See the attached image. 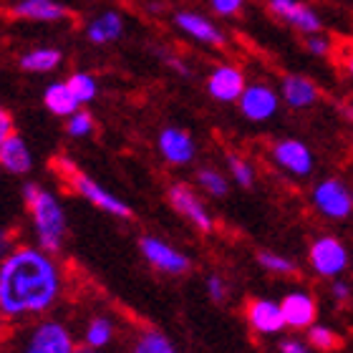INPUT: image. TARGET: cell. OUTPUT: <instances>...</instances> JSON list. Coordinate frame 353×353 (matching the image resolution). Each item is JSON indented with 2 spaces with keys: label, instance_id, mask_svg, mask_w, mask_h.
<instances>
[{
  "label": "cell",
  "instance_id": "d590c367",
  "mask_svg": "<svg viewBox=\"0 0 353 353\" xmlns=\"http://www.w3.org/2000/svg\"><path fill=\"white\" fill-rule=\"evenodd\" d=\"M333 295H336L339 301H346L348 295H351V290H348L346 283H336V285H333Z\"/></svg>",
  "mask_w": 353,
  "mask_h": 353
},
{
  "label": "cell",
  "instance_id": "8fae6325",
  "mask_svg": "<svg viewBox=\"0 0 353 353\" xmlns=\"http://www.w3.org/2000/svg\"><path fill=\"white\" fill-rule=\"evenodd\" d=\"M139 248H141V255L154 265V268H159V270H164V272L179 275V272H187V268H190V260L184 258L182 252L174 250L172 245L162 243V240H157V237H152V235L141 237Z\"/></svg>",
  "mask_w": 353,
  "mask_h": 353
},
{
  "label": "cell",
  "instance_id": "e575fe53",
  "mask_svg": "<svg viewBox=\"0 0 353 353\" xmlns=\"http://www.w3.org/2000/svg\"><path fill=\"white\" fill-rule=\"evenodd\" d=\"M280 353H310V351L303 343H298V341H285V343H280Z\"/></svg>",
  "mask_w": 353,
  "mask_h": 353
},
{
  "label": "cell",
  "instance_id": "5bb4252c",
  "mask_svg": "<svg viewBox=\"0 0 353 353\" xmlns=\"http://www.w3.org/2000/svg\"><path fill=\"white\" fill-rule=\"evenodd\" d=\"M157 147H159V154L170 164H190L194 159V152H197L194 149V139L184 129H179V126L162 129L159 139H157Z\"/></svg>",
  "mask_w": 353,
  "mask_h": 353
},
{
  "label": "cell",
  "instance_id": "7a4b0ae2",
  "mask_svg": "<svg viewBox=\"0 0 353 353\" xmlns=\"http://www.w3.org/2000/svg\"><path fill=\"white\" fill-rule=\"evenodd\" d=\"M23 199H26V207L33 217V228H36L41 248L46 252H59L63 232H66V217H63L59 199L33 182L23 187Z\"/></svg>",
  "mask_w": 353,
  "mask_h": 353
},
{
  "label": "cell",
  "instance_id": "74e56055",
  "mask_svg": "<svg viewBox=\"0 0 353 353\" xmlns=\"http://www.w3.org/2000/svg\"><path fill=\"white\" fill-rule=\"evenodd\" d=\"M79 353H99V348H94V346H86V348H81Z\"/></svg>",
  "mask_w": 353,
  "mask_h": 353
},
{
  "label": "cell",
  "instance_id": "3957f363",
  "mask_svg": "<svg viewBox=\"0 0 353 353\" xmlns=\"http://www.w3.org/2000/svg\"><path fill=\"white\" fill-rule=\"evenodd\" d=\"M53 170L66 179L71 190L79 192V194H81L83 199H88L94 207H99V210H103V212L114 214V217H121V220H129V217H132V207L126 205V202H121L117 194H111L109 190H103L96 179H91L88 174H83V172L79 170L68 157H56V159H53Z\"/></svg>",
  "mask_w": 353,
  "mask_h": 353
},
{
  "label": "cell",
  "instance_id": "8d00e7d4",
  "mask_svg": "<svg viewBox=\"0 0 353 353\" xmlns=\"http://www.w3.org/2000/svg\"><path fill=\"white\" fill-rule=\"evenodd\" d=\"M346 68H348V74L353 76V53L348 56V61H346Z\"/></svg>",
  "mask_w": 353,
  "mask_h": 353
},
{
  "label": "cell",
  "instance_id": "7402d4cb",
  "mask_svg": "<svg viewBox=\"0 0 353 353\" xmlns=\"http://www.w3.org/2000/svg\"><path fill=\"white\" fill-rule=\"evenodd\" d=\"M61 61H63V53L59 48L46 46V48H33V51L23 53L18 66L23 71H28V74H48V71L61 66Z\"/></svg>",
  "mask_w": 353,
  "mask_h": 353
},
{
  "label": "cell",
  "instance_id": "cb8c5ba5",
  "mask_svg": "<svg viewBox=\"0 0 353 353\" xmlns=\"http://www.w3.org/2000/svg\"><path fill=\"white\" fill-rule=\"evenodd\" d=\"M197 182L210 197H225V194H228V179H225L217 170H210V167L199 170Z\"/></svg>",
  "mask_w": 353,
  "mask_h": 353
},
{
  "label": "cell",
  "instance_id": "f35d334b",
  "mask_svg": "<svg viewBox=\"0 0 353 353\" xmlns=\"http://www.w3.org/2000/svg\"><path fill=\"white\" fill-rule=\"evenodd\" d=\"M346 114H348V119H353V106L351 109H346Z\"/></svg>",
  "mask_w": 353,
  "mask_h": 353
},
{
  "label": "cell",
  "instance_id": "ffe728a7",
  "mask_svg": "<svg viewBox=\"0 0 353 353\" xmlns=\"http://www.w3.org/2000/svg\"><path fill=\"white\" fill-rule=\"evenodd\" d=\"M124 33V18L117 13V10H106L101 13L99 18L88 23L86 28V38L91 41L94 46H103V43H111V41H119Z\"/></svg>",
  "mask_w": 353,
  "mask_h": 353
},
{
  "label": "cell",
  "instance_id": "7c38bea8",
  "mask_svg": "<svg viewBox=\"0 0 353 353\" xmlns=\"http://www.w3.org/2000/svg\"><path fill=\"white\" fill-rule=\"evenodd\" d=\"M272 159L278 162V167H283V170L295 176H305L313 172V154H310V149L298 139L275 141Z\"/></svg>",
  "mask_w": 353,
  "mask_h": 353
},
{
  "label": "cell",
  "instance_id": "2e32d148",
  "mask_svg": "<svg viewBox=\"0 0 353 353\" xmlns=\"http://www.w3.org/2000/svg\"><path fill=\"white\" fill-rule=\"evenodd\" d=\"M280 96L293 109H308V106H313L321 99V91H318V86L310 81L308 76L288 74L283 79V83H280Z\"/></svg>",
  "mask_w": 353,
  "mask_h": 353
},
{
  "label": "cell",
  "instance_id": "277c9868",
  "mask_svg": "<svg viewBox=\"0 0 353 353\" xmlns=\"http://www.w3.org/2000/svg\"><path fill=\"white\" fill-rule=\"evenodd\" d=\"M313 205L331 220H343L353 210V197L341 179H323L313 190Z\"/></svg>",
  "mask_w": 353,
  "mask_h": 353
},
{
  "label": "cell",
  "instance_id": "4dcf8cb0",
  "mask_svg": "<svg viewBox=\"0 0 353 353\" xmlns=\"http://www.w3.org/2000/svg\"><path fill=\"white\" fill-rule=\"evenodd\" d=\"M305 48H308L313 56L323 59V56H328V53H331V41H328V38H323L321 33H310V36H305Z\"/></svg>",
  "mask_w": 353,
  "mask_h": 353
},
{
  "label": "cell",
  "instance_id": "603a6c76",
  "mask_svg": "<svg viewBox=\"0 0 353 353\" xmlns=\"http://www.w3.org/2000/svg\"><path fill=\"white\" fill-rule=\"evenodd\" d=\"M66 83L81 103H91L96 99V94H99V83H96L94 76L86 74V71H76V74H71Z\"/></svg>",
  "mask_w": 353,
  "mask_h": 353
},
{
  "label": "cell",
  "instance_id": "e0dca14e",
  "mask_svg": "<svg viewBox=\"0 0 353 353\" xmlns=\"http://www.w3.org/2000/svg\"><path fill=\"white\" fill-rule=\"evenodd\" d=\"M0 164L10 174H28L33 167V157H30L26 141L15 132L0 139Z\"/></svg>",
  "mask_w": 353,
  "mask_h": 353
},
{
  "label": "cell",
  "instance_id": "30bf717a",
  "mask_svg": "<svg viewBox=\"0 0 353 353\" xmlns=\"http://www.w3.org/2000/svg\"><path fill=\"white\" fill-rule=\"evenodd\" d=\"M170 202L176 212L182 214V217H187L197 230H202V232H210V230H212V217H210V212H207L205 205H202V199L194 194L192 187H187V184H172Z\"/></svg>",
  "mask_w": 353,
  "mask_h": 353
},
{
  "label": "cell",
  "instance_id": "f546056e",
  "mask_svg": "<svg viewBox=\"0 0 353 353\" xmlns=\"http://www.w3.org/2000/svg\"><path fill=\"white\" fill-rule=\"evenodd\" d=\"M310 343L316 348H323V351H331L341 343L339 336L331 331V328H323V325H313L310 328Z\"/></svg>",
  "mask_w": 353,
  "mask_h": 353
},
{
  "label": "cell",
  "instance_id": "ac0fdd59",
  "mask_svg": "<svg viewBox=\"0 0 353 353\" xmlns=\"http://www.w3.org/2000/svg\"><path fill=\"white\" fill-rule=\"evenodd\" d=\"M248 321L258 333H278L288 325L283 308L270 301H252L248 305Z\"/></svg>",
  "mask_w": 353,
  "mask_h": 353
},
{
  "label": "cell",
  "instance_id": "6da1fadb",
  "mask_svg": "<svg viewBox=\"0 0 353 353\" xmlns=\"http://www.w3.org/2000/svg\"><path fill=\"white\" fill-rule=\"evenodd\" d=\"M59 295V270L41 250L21 248L0 268V310L6 316L41 313Z\"/></svg>",
  "mask_w": 353,
  "mask_h": 353
},
{
  "label": "cell",
  "instance_id": "d4e9b609",
  "mask_svg": "<svg viewBox=\"0 0 353 353\" xmlns=\"http://www.w3.org/2000/svg\"><path fill=\"white\" fill-rule=\"evenodd\" d=\"M132 353H176V348L170 343V339H164L162 333L149 331L137 341Z\"/></svg>",
  "mask_w": 353,
  "mask_h": 353
},
{
  "label": "cell",
  "instance_id": "5b68a950",
  "mask_svg": "<svg viewBox=\"0 0 353 353\" xmlns=\"http://www.w3.org/2000/svg\"><path fill=\"white\" fill-rule=\"evenodd\" d=\"M237 103H240V111H243L245 119H250V121H268L270 117L278 114L280 96L268 83H248Z\"/></svg>",
  "mask_w": 353,
  "mask_h": 353
},
{
  "label": "cell",
  "instance_id": "836d02e7",
  "mask_svg": "<svg viewBox=\"0 0 353 353\" xmlns=\"http://www.w3.org/2000/svg\"><path fill=\"white\" fill-rule=\"evenodd\" d=\"M10 134H13V117L3 109L0 111V139H3V137H10Z\"/></svg>",
  "mask_w": 353,
  "mask_h": 353
},
{
  "label": "cell",
  "instance_id": "ba28073f",
  "mask_svg": "<svg viewBox=\"0 0 353 353\" xmlns=\"http://www.w3.org/2000/svg\"><path fill=\"white\" fill-rule=\"evenodd\" d=\"M8 15L15 21L59 23L71 18V10L59 0H15L13 6L8 8Z\"/></svg>",
  "mask_w": 353,
  "mask_h": 353
},
{
  "label": "cell",
  "instance_id": "f1b7e54d",
  "mask_svg": "<svg viewBox=\"0 0 353 353\" xmlns=\"http://www.w3.org/2000/svg\"><path fill=\"white\" fill-rule=\"evenodd\" d=\"M258 263L263 265L265 270L278 272V275H288V272L295 270L293 260L283 258V255H275V252H258Z\"/></svg>",
  "mask_w": 353,
  "mask_h": 353
},
{
  "label": "cell",
  "instance_id": "d6a6232c",
  "mask_svg": "<svg viewBox=\"0 0 353 353\" xmlns=\"http://www.w3.org/2000/svg\"><path fill=\"white\" fill-rule=\"evenodd\" d=\"M207 293H210V298L212 301H225V293H228V288H225V283H222V278H217V275H212V278L207 280Z\"/></svg>",
  "mask_w": 353,
  "mask_h": 353
},
{
  "label": "cell",
  "instance_id": "d6986e66",
  "mask_svg": "<svg viewBox=\"0 0 353 353\" xmlns=\"http://www.w3.org/2000/svg\"><path fill=\"white\" fill-rule=\"evenodd\" d=\"M280 308L285 313V321L290 328H305L316 318V303L305 293H288L280 303Z\"/></svg>",
  "mask_w": 353,
  "mask_h": 353
},
{
  "label": "cell",
  "instance_id": "4fadbf2b",
  "mask_svg": "<svg viewBox=\"0 0 353 353\" xmlns=\"http://www.w3.org/2000/svg\"><path fill=\"white\" fill-rule=\"evenodd\" d=\"M174 26L179 30H184L187 36L194 38V41H199V43L214 46V48H225V43H228L225 33H222L210 18H205V15H199V13H192V10H179V13L174 15Z\"/></svg>",
  "mask_w": 353,
  "mask_h": 353
},
{
  "label": "cell",
  "instance_id": "9a60e30c",
  "mask_svg": "<svg viewBox=\"0 0 353 353\" xmlns=\"http://www.w3.org/2000/svg\"><path fill=\"white\" fill-rule=\"evenodd\" d=\"M23 353H76L71 336L63 325L59 323H43L38 325L30 336L28 346Z\"/></svg>",
  "mask_w": 353,
  "mask_h": 353
},
{
  "label": "cell",
  "instance_id": "83f0119b",
  "mask_svg": "<svg viewBox=\"0 0 353 353\" xmlns=\"http://www.w3.org/2000/svg\"><path fill=\"white\" fill-rule=\"evenodd\" d=\"M66 132L71 134V137H88V134L94 132V117H91V111H86V109L74 111V114L68 117Z\"/></svg>",
  "mask_w": 353,
  "mask_h": 353
},
{
  "label": "cell",
  "instance_id": "484cf974",
  "mask_svg": "<svg viewBox=\"0 0 353 353\" xmlns=\"http://www.w3.org/2000/svg\"><path fill=\"white\" fill-rule=\"evenodd\" d=\"M114 336V328L106 318H94L86 328V346H94V348H101L106 346Z\"/></svg>",
  "mask_w": 353,
  "mask_h": 353
},
{
  "label": "cell",
  "instance_id": "4316f807",
  "mask_svg": "<svg viewBox=\"0 0 353 353\" xmlns=\"http://www.w3.org/2000/svg\"><path fill=\"white\" fill-rule=\"evenodd\" d=\"M228 164H230V174H232V179H235L240 187L250 190L252 182H255V172H252L250 162H245L243 157H237V154H228Z\"/></svg>",
  "mask_w": 353,
  "mask_h": 353
},
{
  "label": "cell",
  "instance_id": "52a82bcc",
  "mask_svg": "<svg viewBox=\"0 0 353 353\" xmlns=\"http://www.w3.org/2000/svg\"><path fill=\"white\" fill-rule=\"evenodd\" d=\"M245 86V74L232 63H220V66L212 68V74L207 76V94L212 96L214 101L222 103H232L240 101Z\"/></svg>",
  "mask_w": 353,
  "mask_h": 353
},
{
  "label": "cell",
  "instance_id": "44dd1931",
  "mask_svg": "<svg viewBox=\"0 0 353 353\" xmlns=\"http://www.w3.org/2000/svg\"><path fill=\"white\" fill-rule=\"evenodd\" d=\"M43 106L51 111L53 117H71L74 111H79L81 101L74 96V91L68 88L66 81H53L51 86L46 88L43 94Z\"/></svg>",
  "mask_w": 353,
  "mask_h": 353
},
{
  "label": "cell",
  "instance_id": "9c48e42d",
  "mask_svg": "<svg viewBox=\"0 0 353 353\" xmlns=\"http://www.w3.org/2000/svg\"><path fill=\"white\" fill-rule=\"evenodd\" d=\"M310 265L316 268V272L333 278L346 270L348 252L336 237H318L316 243L310 245Z\"/></svg>",
  "mask_w": 353,
  "mask_h": 353
},
{
  "label": "cell",
  "instance_id": "8992f818",
  "mask_svg": "<svg viewBox=\"0 0 353 353\" xmlns=\"http://www.w3.org/2000/svg\"><path fill=\"white\" fill-rule=\"evenodd\" d=\"M268 8L275 18L285 21L288 26H293L295 30H301L305 36L321 33V28H323L321 15L310 6H305L303 0H268Z\"/></svg>",
  "mask_w": 353,
  "mask_h": 353
},
{
  "label": "cell",
  "instance_id": "1f68e13d",
  "mask_svg": "<svg viewBox=\"0 0 353 353\" xmlns=\"http://www.w3.org/2000/svg\"><path fill=\"white\" fill-rule=\"evenodd\" d=\"M243 3L245 0H210L212 10L217 15H222V18H232V15H237L240 10H243Z\"/></svg>",
  "mask_w": 353,
  "mask_h": 353
}]
</instances>
